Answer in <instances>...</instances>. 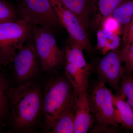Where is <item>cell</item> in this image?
Segmentation results:
<instances>
[{"label":"cell","instance_id":"1","mask_svg":"<svg viewBox=\"0 0 133 133\" xmlns=\"http://www.w3.org/2000/svg\"><path fill=\"white\" fill-rule=\"evenodd\" d=\"M7 121L10 132L30 133L43 125L41 77L19 85H12L9 95Z\"/></svg>","mask_w":133,"mask_h":133},{"label":"cell","instance_id":"2","mask_svg":"<svg viewBox=\"0 0 133 133\" xmlns=\"http://www.w3.org/2000/svg\"><path fill=\"white\" fill-rule=\"evenodd\" d=\"M59 68L45 72L41 77L44 132L50 133L53 122L68 106L76 102L78 97L73 86ZM43 76V75H42Z\"/></svg>","mask_w":133,"mask_h":133},{"label":"cell","instance_id":"3","mask_svg":"<svg viewBox=\"0 0 133 133\" xmlns=\"http://www.w3.org/2000/svg\"><path fill=\"white\" fill-rule=\"evenodd\" d=\"M34 25L27 18L0 23V64H12L17 51L32 35Z\"/></svg>","mask_w":133,"mask_h":133},{"label":"cell","instance_id":"4","mask_svg":"<svg viewBox=\"0 0 133 133\" xmlns=\"http://www.w3.org/2000/svg\"><path fill=\"white\" fill-rule=\"evenodd\" d=\"M83 51L81 48L67 38L63 51L64 71L78 98L88 96L92 72L90 64L87 62Z\"/></svg>","mask_w":133,"mask_h":133},{"label":"cell","instance_id":"5","mask_svg":"<svg viewBox=\"0 0 133 133\" xmlns=\"http://www.w3.org/2000/svg\"><path fill=\"white\" fill-rule=\"evenodd\" d=\"M12 64L13 77L16 85L35 81L42 76V65L37 52L32 33L17 52Z\"/></svg>","mask_w":133,"mask_h":133},{"label":"cell","instance_id":"6","mask_svg":"<svg viewBox=\"0 0 133 133\" xmlns=\"http://www.w3.org/2000/svg\"><path fill=\"white\" fill-rule=\"evenodd\" d=\"M111 89L97 80L90 83L88 99L96 123L119 126L115 118V107Z\"/></svg>","mask_w":133,"mask_h":133},{"label":"cell","instance_id":"7","mask_svg":"<svg viewBox=\"0 0 133 133\" xmlns=\"http://www.w3.org/2000/svg\"><path fill=\"white\" fill-rule=\"evenodd\" d=\"M32 35L44 73L64 65V53L58 47L53 33L41 26H35Z\"/></svg>","mask_w":133,"mask_h":133},{"label":"cell","instance_id":"8","mask_svg":"<svg viewBox=\"0 0 133 133\" xmlns=\"http://www.w3.org/2000/svg\"><path fill=\"white\" fill-rule=\"evenodd\" d=\"M21 18H27L35 26L54 34L61 26L50 0H22L18 4Z\"/></svg>","mask_w":133,"mask_h":133},{"label":"cell","instance_id":"9","mask_svg":"<svg viewBox=\"0 0 133 133\" xmlns=\"http://www.w3.org/2000/svg\"><path fill=\"white\" fill-rule=\"evenodd\" d=\"M120 48L108 52L103 57L90 64L92 72L96 75L97 80L108 84L121 95V81L123 66L121 59Z\"/></svg>","mask_w":133,"mask_h":133},{"label":"cell","instance_id":"10","mask_svg":"<svg viewBox=\"0 0 133 133\" xmlns=\"http://www.w3.org/2000/svg\"><path fill=\"white\" fill-rule=\"evenodd\" d=\"M61 26L69 33L68 38L87 54H92L93 49L88 33L76 16L65 7L59 0H50Z\"/></svg>","mask_w":133,"mask_h":133},{"label":"cell","instance_id":"11","mask_svg":"<svg viewBox=\"0 0 133 133\" xmlns=\"http://www.w3.org/2000/svg\"><path fill=\"white\" fill-rule=\"evenodd\" d=\"M96 121L90 109L88 96L77 98L76 100L73 133H86Z\"/></svg>","mask_w":133,"mask_h":133},{"label":"cell","instance_id":"12","mask_svg":"<svg viewBox=\"0 0 133 133\" xmlns=\"http://www.w3.org/2000/svg\"><path fill=\"white\" fill-rule=\"evenodd\" d=\"M124 0H93L90 29L92 31L101 28L102 23L111 15Z\"/></svg>","mask_w":133,"mask_h":133},{"label":"cell","instance_id":"13","mask_svg":"<svg viewBox=\"0 0 133 133\" xmlns=\"http://www.w3.org/2000/svg\"><path fill=\"white\" fill-rule=\"evenodd\" d=\"M62 5L74 14L87 32L90 24L93 0H59Z\"/></svg>","mask_w":133,"mask_h":133},{"label":"cell","instance_id":"14","mask_svg":"<svg viewBox=\"0 0 133 133\" xmlns=\"http://www.w3.org/2000/svg\"><path fill=\"white\" fill-rule=\"evenodd\" d=\"M115 118L117 123L133 133V109L119 95H114Z\"/></svg>","mask_w":133,"mask_h":133},{"label":"cell","instance_id":"15","mask_svg":"<svg viewBox=\"0 0 133 133\" xmlns=\"http://www.w3.org/2000/svg\"><path fill=\"white\" fill-rule=\"evenodd\" d=\"M76 102L68 106L55 119L51 133H73Z\"/></svg>","mask_w":133,"mask_h":133},{"label":"cell","instance_id":"16","mask_svg":"<svg viewBox=\"0 0 133 133\" xmlns=\"http://www.w3.org/2000/svg\"><path fill=\"white\" fill-rule=\"evenodd\" d=\"M96 48L104 56L109 51L119 48L120 36L101 28L97 30Z\"/></svg>","mask_w":133,"mask_h":133},{"label":"cell","instance_id":"17","mask_svg":"<svg viewBox=\"0 0 133 133\" xmlns=\"http://www.w3.org/2000/svg\"><path fill=\"white\" fill-rule=\"evenodd\" d=\"M3 67L0 66V119L7 121L9 114V95L12 85Z\"/></svg>","mask_w":133,"mask_h":133},{"label":"cell","instance_id":"18","mask_svg":"<svg viewBox=\"0 0 133 133\" xmlns=\"http://www.w3.org/2000/svg\"><path fill=\"white\" fill-rule=\"evenodd\" d=\"M121 24L122 29L133 20V0H124L111 15Z\"/></svg>","mask_w":133,"mask_h":133},{"label":"cell","instance_id":"19","mask_svg":"<svg viewBox=\"0 0 133 133\" xmlns=\"http://www.w3.org/2000/svg\"><path fill=\"white\" fill-rule=\"evenodd\" d=\"M121 96L124 99L127 98V102L133 109V72L123 66L121 81Z\"/></svg>","mask_w":133,"mask_h":133},{"label":"cell","instance_id":"20","mask_svg":"<svg viewBox=\"0 0 133 133\" xmlns=\"http://www.w3.org/2000/svg\"><path fill=\"white\" fill-rule=\"evenodd\" d=\"M20 19L17 5L8 0H0V23Z\"/></svg>","mask_w":133,"mask_h":133},{"label":"cell","instance_id":"21","mask_svg":"<svg viewBox=\"0 0 133 133\" xmlns=\"http://www.w3.org/2000/svg\"><path fill=\"white\" fill-rule=\"evenodd\" d=\"M101 28L106 29L119 36L122 34V28L121 24L112 15L105 19Z\"/></svg>","mask_w":133,"mask_h":133},{"label":"cell","instance_id":"22","mask_svg":"<svg viewBox=\"0 0 133 133\" xmlns=\"http://www.w3.org/2000/svg\"><path fill=\"white\" fill-rule=\"evenodd\" d=\"M119 54L122 62L128 70L133 65V45L123 46L120 49Z\"/></svg>","mask_w":133,"mask_h":133},{"label":"cell","instance_id":"23","mask_svg":"<svg viewBox=\"0 0 133 133\" xmlns=\"http://www.w3.org/2000/svg\"><path fill=\"white\" fill-rule=\"evenodd\" d=\"M89 132L91 133H118L121 131L119 126L95 123Z\"/></svg>","mask_w":133,"mask_h":133},{"label":"cell","instance_id":"24","mask_svg":"<svg viewBox=\"0 0 133 133\" xmlns=\"http://www.w3.org/2000/svg\"><path fill=\"white\" fill-rule=\"evenodd\" d=\"M123 46L133 45V20L122 29Z\"/></svg>","mask_w":133,"mask_h":133},{"label":"cell","instance_id":"25","mask_svg":"<svg viewBox=\"0 0 133 133\" xmlns=\"http://www.w3.org/2000/svg\"><path fill=\"white\" fill-rule=\"evenodd\" d=\"M127 70H128L129 71H131L133 72V65L132 66H131V67H130V69Z\"/></svg>","mask_w":133,"mask_h":133},{"label":"cell","instance_id":"26","mask_svg":"<svg viewBox=\"0 0 133 133\" xmlns=\"http://www.w3.org/2000/svg\"><path fill=\"white\" fill-rule=\"evenodd\" d=\"M3 126L2 125V124H0V133H2V126Z\"/></svg>","mask_w":133,"mask_h":133},{"label":"cell","instance_id":"27","mask_svg":"<svg viewBox=\"0 0 133 133\" xmlns=\"http://www.w3.org/2000/svg\"><path fill=\"white\" fill-rule=\"evenodd\" d=\"M3 122L1 120V119H0V124H2V125H3Z\"/></svg>","mask_w":133,"mask_h":133},{"label":"cell","instance_id":"28","mask_svg":"<svg viewBox=\"0 0 133 133\" xmlns=\"http://www.w3.org/2000/svg\"><path fill=\"white\" fill-rule=\"evenodd\" d=\"M0 66H1V67H4V66H3L1 64H0Z\"/></svg>","mask_w":133,"mask_h":133}]
</instances>
